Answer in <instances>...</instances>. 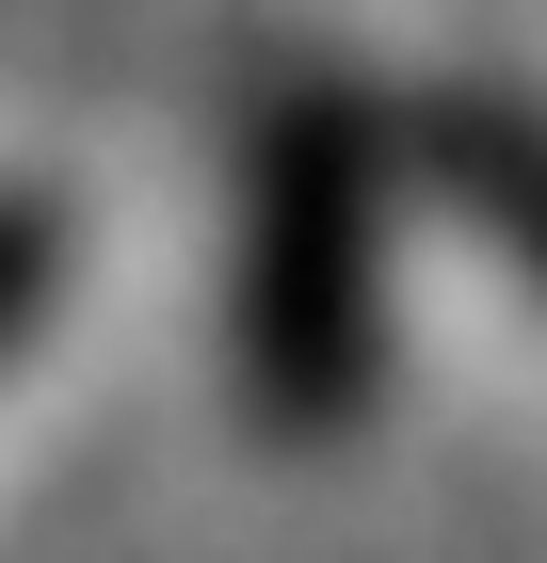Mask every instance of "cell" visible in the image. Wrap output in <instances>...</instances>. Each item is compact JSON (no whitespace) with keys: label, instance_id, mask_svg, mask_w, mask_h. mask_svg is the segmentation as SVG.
<instances>
[{"label":"cell","instance_id":"6da1fadb","mask_svg":"<svg viewBox=\"0 0 547 563\" xmlns=\"http://www.w3.org/2000/svg\"><path fill=\"white\" fill-rule=\"evenodd\" d=\"M226 371L274 451H338L386 387V113L338 65H274L242 113Z\"/></svg>","mask_w":547,"mask_h":563},{"label":"cell","instance_id":"7a4b0ae2","mask_svg":"<svg viewBox=\"0 0 547 563\" xmlns=\"http://www.w3.org/2000/svg\"><path fill=\"white\" fill-rule=\"evenodd\" d=\"M386 177H435V210L547 306V97L515 81H435L386 113Z\"/></svg>","mask_w":547,"mask_h":563},{"label":"cell","instance_id":"3957f363","mask_svg":"<svg viewBox=\"0 0 547 563\" xmlns=\"http://www.w3.org/2000/svg\"><path fill=\"white\" fill-rule=\"evenodd\" d=\"M65 274H81V210H65V194H33V177H0V354L65 306Z\"/></svg>","mask_w":547,"mask_h":563}]
</instances>
